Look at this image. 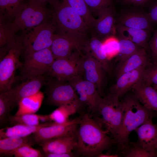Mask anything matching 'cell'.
<instances>
[{
  "label": "cell",
  "mask_w": 157,
  "mask_h": 157,
  "mask_svg": "<svg viewBox=\"0 0 157 157\" xmlns=\"http://www.w3.org/2000/svg\"><path fill=\"white\" fill-rule=\"evenodd\" d=\"M95 119L86 114L81 117L76 132L74 150L85 157H97L110 148L115 141Z\"/></svg>",
  "instance_id": "cell-1"
},
{
  "label": "cell",
  "mask_w": 157,
  "mask_h": 157,
  "mask_svg": "<svg viewBox=\"0 0 157 157\" xmlns=\"http://www.w3.org/2000/svg\"><path fill=\"white\" fill-rule=\"evenodd\" d=\"M122 102V119L114 138L115 144L122 149L130 142L129 137L131 132L152 117L153 115L152 111L144 107L134 95L127 96Z\"/></svg>",
  "instance_id": "cell-2"
},
{
  "label": "cell",
  "mask_w": 157,
  "mask_h": 157,
  "mask_svg": "<svg viewBox=\"0 0 157 157\" xmlns=\"http://www.w3.org/2000/svg\"><path fill=\"white\" fill-rule=\"evenodd\" d=\"M23 50L22 34H16L9 45L0 51V92L6 91L13 86L16 71L22 66L19 59Z\"/></svg>",
  "instance_id": "cell-3"
},
{
  "label": "cell",
  "mask_w": 157,
  "mask_h": 157,
  "mask_svg": "<svg viewBox=\"0 0 157 157\" xmlns=\"http://www.w3.org/2000/svg\"><path fill=\"white\" fill-rule=\"evenodd\" d=\"M44 4L28 0L24 1L19 12L10 22L12 29L16 34H24L33 28L47 21L51 17V11Z\"/></svg>",
  "instance_id": "cell-4"
},
{
  "label": "cell",
  "mask_w": 157,
  "mask_h": 157,
  "mask_svg": "<svg viewBox=\"0 0 157 157\" xmlns=\"http://www.w3.org/2000/svg\"><path fill=\"white\" fill-rule=\"evenodd\" d=\"M49 3L52 8V22L58 33L74 31L86 34L89 29L84 21L64 0H53Z\"/></svg>",
  "instance_id": "cell-5"
},
{
  "label": "cell",
  "mask_w": 157,
  "mask_h": 157,
  "mask_svg": "<svg viewBox=\"0 0 157 157\" xmlns=\"http://www.w3.org/2000/svg\"><path fill=\"white\" fill-rule=\"evenodd\" d=\"M89 40L86 34L76 31L55 34L50 48L55 59L69 58L82 54Z\"/></svg>",
  "instance_id": "cell-6"
},
{
  "label": "cell",
  "mask_w": 157,
  "mask_h": 157,
  "mask_svg": "<svg viewBox=\"0 0 157 157\" xmlns=\"http://www.w3.org/2000/svg\"><path fill=\"white\" fill-rule=\"evenodd\" d=\"M119 99L107 95L102 99L97 113L100 115L95 119L114 138L122 119L124 106Z\"/></svg>",
  "instance_id": "cell-7"
},
{
  "label": "cell",
  "mask_w": 157,
  "mask_h": 157,
  "mask_svg": "<svg viewBox=\"0 0 157 157\" xmlns=\"http://www.w3.org/2000/svg\"><path fill=\"white\" fill-rule=\"evenodd\" d=\"M56 30L53 22L47 21L22 34L24 56L50 48Z\"/></svg>",
  "instance_id": "cell-8"
},
{
  "label": "cell",
  "mask_w": 157,
  "mask_h": 157,
  "mask_svg": "<svg viewBox=\"0 0 157 157\" xmlns=\"http://www.w3.org/2000/svg\"><path fill=\"white\" fill-rule=\"evenodd\" d=\"M21 68L20 79L24 80L47 73L55 60L50 48L28 53Z\"/></svg>",
  "instance_id": "cell-9"
},
{
  "label": "cell",
  "mask_w": 157,
  "mask_h": 157,
  "mask_svg": "<svg viewBox=\"0 0 157 157\" xmlns=\"http://www.w3.org/2000/svg\"><path fill=\"white\" fill-rule=\"evenodd\" d=\"M53 78L46 81L45 83L47 85L46 102L48 104L58 107L70 103L82 104L70 83Z\"/></svg>",
  "instance_id": "cell-10"
},
{
  "label": "cell",
  "mask_w": 157,
  "mask_h": 157,
  "mask_svg": "<svg viewBox=\"0 0 157 157\" xmlns=\"http://www.w3.org/2000/svg\"><path fill=\"white\" fill-rule=\"evenodd\" d=\"M82 55L55 59L47 74L52 78L63 81L82 76Z\"/></svg>",
  "instance_id": "cell-11"
},
{
  "label": "cell",
  "mask_w": 157,
  "mask_h": 157,
  "mask_svg": "<svg viewBox=\"0 0 157 157\" xmlns=\"http://www.w3.org/2000/svg\"><path fill=\"white\" fill-rule=\"evenodd\" d=\"M82 76L73 78L67 82L74 88L82 104L87 105L92 113H96L102 97L96 85Z\"/></svg>",
  "instance_id": "cell-12"
},
{
  "label": "cell",
  "mask_w": 157,
  "mask_h": 157,
  "mask_svg": "<svg viewBox=\"0 0 157 157\" xmlns=\"http://www.w3.org/2000/svg\"><path fill=\"white\" fill-rule=\"evenodd\" d=\"M80 118L69 120L61 124L54 122L52 125L42 127L32 135L36 144H40L46 141L60 137L75 135Z\"/></svg>",
  "instance_id": "cell-13"
},
{
  "label": "cell",
  "mask_w": 157,
  "mask_h": 157,
  "mask_svg": "<svg viewBox=\"0 0 157 157\" xmlns=\"http://www.w3.org/2000/svg\"><path fill=\"white\" fill-rule=\"evenodd\" d=\"M24 80L25 81L20 84L7 90L15 106L18 105L19 102L22 98L34 94L40 91L46 81L44 75L36 76Z\"/></svg>",
  "instance_id": "cell-14"
},
{
  "label": "cell",
  "mask_w": 157,
  "mask_h": 157,
  "mask_svg": "<svg viewBox=\"0 0 157 157\" xmlns=\"http://www.w3.org/2000/svg\"><path fill=\"white\" fill-rule=\"evenodd\" d=\"M82 67L84 79L94 84L101 96L104 72H106L103 65L88 50L83 54Z\"/></svg>",
  "instance_id": "cell-15"
},
{
  "label": "cell",
  "mask_w": 157,
  "mask_h": 157,
  "mask_svg": "<svg viewBox=\"0 0 157 157\" xmlns=\"http://www.w3.org/2000/svg\"><path fill=\"white\" fill-rule=\"evenodd\" d=\"M115 12L112 6L104 8L98 14L90 29L93 35L100 40L111 35L115 28Z\"/></svg>",
  "instance_id": "cell-16"
},
{
  "label": "cell",
  "mask_w": 157,
  "mask_h": 157,
  "mask_svg": "<svg viewBox=\"0 0 157 157\" xmlns=\"http://www.w3.org/2000/svg\"><path fill=\"white\" fill-rule=\"evenodd\" d=\"M146 66H142L132 71L123 74L117 78L108 95L118 98L126 93L133 86L142 80Z\"/></svg>",
  "instance_id": "cell-17"
},
{
  "label": "cell",
  "mask_w": 157,
  "mask_h": 157,
  "mask_svg": "<svg viewBox=\"0 0 157 157\" xmlns=\"http://www.w3.org/2000/svg\"><path fill=\"white\" fill-rule=\"evenodd\" d=\"M151 117L135 130L138 137L137 144L144 149L156 155V145L157 141V125Z\"/></svg>",
  "instance_id": "cell-18"
},
{
  "label": "cell",
  "mask_w": 157,
  "mask_h": 157,
  "mask_svg": "<svg viewBox=\"0 0 157 157\" xmlns=\"http://www.w3.org/2000/svg\"><path fill=\"white\" fill-rule=\"evenodd\" d=\"M132 89L135 96L144 107L157 112V90L142 80L135 84Z\"/></svg>",
  "instance_id": "cell-19"
},
{
  "label": "cell",
  "mask_w": 157,
  "mask_h": 157,
  "mask_svg": "<svg viewBox=\"0 0 157 157\" xmlns=\"http://www.w3.org/2000/svg\"><path fill=\"white\" fill-rule=\"evenodd\" d=\"M44 152L60 154L71 153L76 145V134L49 140L39 144Z\"/></svg>",
  "instance_id": "cell-20"
},
{
  "label": "cell",
  "mask_w": 157,
  "mask_h": 157,
  "mask_svg": "<svg viewBox=\"0 0 157 157\" xmlns=\"http://www.w3.org/2000/svg\"><path fill=\"white\" fill-rule=\"evenodd\" d=\"M116 71L117 78L124 73L132 71L151 63L146 50L142 48L124 60L119 62Z\"/></svg>",
  "instance_id": "cell-21"
},
{
  "label": "cell",
  "mask_w": 157,
  "mask_h": 157,
  "mask_svg": "<svg viewBox=\"0 0 157 157\" xmlns=\"http://www.w3.org/2000/svg\"><path fill=\"white\" fill-rule=\"evenodd\" d=\"M115 29L119 38L130 40L146 50L148 48L151 31L129 28L119 24L115 25Z\"/></svg>",
  "instance_id": "cell-22"
},
{
  "label": "cell",
  "mask_w": 157,
  "mask_h": 157,
  "mask_svg": "<svg viewBox=\"0 0 157 157\" xmlns=\"http://www.w3.org/2000/svg\"><path fill=\"white\" fill-rule=\"evenodd\" d=\"M118 24L134 29L151 31L153 30V23L148 13L133 12L125 13L119 18Z\"/></svg>",
  "instance_id": "cell-23"
},
{
  "label": "cell",
  "mask_w": 157,
  "mask_h": 157,
  "mask_svg": "<svg viewBox=\"0 0 157 157\" xmlns=\"http://www.w3.org/2000/svg\"><path fill=\"white\" fill-rule=\"evenodd\" d=\"M54 122H46L36 126L16 124L0 130V139L7 137H24L37 132L41 128L50 126Z\"/></svg>",
  "instance_id": "cell-24"
},
{
  "label": "cell",
  "mask_w": 157,
  "mask_h": 157,
  "mask_svg": "<svg viewBox=\"0 0 157 157\" xmlns=\"http://www.w3.org/2000/svg\"><path fill=\"white\" fill-rule=\"evenodd\" d=\"M36 144L33 136L24 137H7L0 139V156H13L14 152L25 144Z\"/></svg>",
  "instance_id": "cell-25"
},
{
  "label": "cell",
  "mask_w": 157,
  "mask_h": 157,
  "mask_svg": "<svg viewBox=\"0 0 157 157\" xmlns=\"http://www.w3.org/2000/svg\"><path fill=\"white\" fill-rule=\"evenodd\" d=\"M44 97L40 91L33 95L22 99L18 104V108L15 115L35 113L40 107Z\"/></svg>",
  "instance_id": "cell-26"
},
{
  "label": "cell",
  "mask_w": 157,
  "mask_h": 157,
  "mask_svg": "<svg viewBox=\"0 0 157 157\" xmlns=\"http://www.w3.org/2000/svg\"><path fill=\"white\" fill-rule=\"evenodd\" d=\"M82 104L70 103L61 106L48 115L49 120L56 123H65L69 119V117L78 111Z\"/></svg>",
  "instance_id": "cell-27"
},
{
  "label": "cell",
  "mask_w": 157,
  "mask_h": 157,
  "mask_svg": "<svg viewBox=\"0 0 157 157\" xmlns=\"http://www.w3.org/2000/svg\"><path fill=\"white\" fill-rule=\"evenodd\" d=\"M88 49L90 54L102 64L106 72H109L110 67L109 60L104 51L103 42L101 40L92 35L89 40Z\"/></svg>",
  "instance_id": "cell-28"
},
{
  "label": "cell",
  "mask_w": 157,
  "mask_h": 157,
  "mask_svg": "<svg viewBox=\"0 0 157 157\" xmlns=\"http://www.w3.org/2000/svg\"><path fill=\"white\" fill-rule=\"evenodd\" d=\"M83 18L89 30L96 19L84 0H64Z\"/></svg>",
  "instance_id": "cell-29"
},
{
  "label": "cell",
  "mask_w": 157,
  "mask_h": 157,
  "mask_svg": "<svg viewBox=\"0 0 157 157\" xmlns=\"http://www.w3.org/2000/svg\"><path fill=\"white\" fill-rule=\"evenodd\" d=\"M8 120L12 124L36 126L40 120H49L48 115H41L35 113L25 114L18 116L10 115Z\"/></svg>",
  "instance_id": "cell-30"
},
{
  "label": "cell",
  "mask_w": 157,
  "mask_h": 157,
  "mask_svg": "<svg viewBox=\"0 0 157 157\" xmlns=\"http://www.w3.org/2000/svg\"><path fill=\"white\" fill-rule=\"evenodd\" d=\"M25 0H0V15L11 21L20 9Z\"/></svg>",
  "instance_id": "cell-31"
},
{
  "label": "cell",
  "mask_w": 157,
  "mask_h": 157,
  "mask_svg": "<svg viewBox=\"0 0 157 157\" xmlns=\"http://www.w3.org/2000/svg\"><path fill=\"white\" fill-rule=\"evenodd\" d=\"M16 34L12 29L10 21L0 15V49L8 45Z\"/></svg>",
  "instance_id": "cell-32"
},
{
  "label": "cell",
  "mask_w": 157,
  "mask_h": 157,
  "mask_svg": "<svg viewBox=\"0 0 157 157\" xmlns=\"http://www.w3.org/2000/svg\"><path fill=\"white\" fill-rule=\"evenodd\" d=\"M119 49L117 60L122 61L143 48L130 40L119 38Z\"/></svg>",
  "instance_id": "cell-33"
},
{
  "label": "cell",
  "mask_w": 157,
  "mask_h": 157,
  "mask_svg": "<svg viewBox=\"0 0 157 157\" xmlns=\"http://www.w3.org/2000/svg\"><path fill=\"white\" fill-rule=\"evenodd\" d=\"M15 106L7 91L0 93V125L8 120L9 114Z\"/></svg>",
  "instance_id": "cell-34"
},
{
  "label": "cell",
  "mask_w": 157,
  "mask_h": 157,
  "mask_svg": "<svg viewBox=\"0 0 157 157\" xmlns=\"http://www.w3.org/2000/svg\"><path fill=\"white\" fill-rule=\"evenodd\" d=\"M122 150H124L123 152L125 157H157V155L148 151L137 144H131L130 142Z\"/></svg>",
  "instance_id": "cell-35"
},
{
  "label": "cell",
  "mask_w": 157,
  "mask_h": 157,
  "mask_svg": "<svg viewBox=\"0 0 157 157\" xmlns=\"http://www.w3.org/2000/svg\"><path fill=\"white\" fill-rule=\"evenodd\" d=\"M103 45L104 51L109 60L117 56L119 49L118 39L111 35L105 39Z\"/></svg>",
  "instance_id": "cell-36"
},
{
  "label": "cell",
  "mask_w": 157,
  "mask_h": 157,
  "mask_svg": "<svg viewBox=\"0 0 157 157\" xmlns=\"http://www.w3.org/2000/svg\"><path fill=\"white\" fill-rule=\"evenodd\" d=\"M142 80L147 85H157V63H151L145 68Z\"/></svg>",
  "instance_id": "cell-37"
},
{
  "label": "cell",
  "mask_w": 157,
  "mask_h": 157,
  "mask_svg": "<svg viewBox=\"0 0 157 157\" xmlns=\"http://www.w3.org/2000/svg\"><path fill=\"white\" fill-rule=\"evenodd\" d=\"M31 146L28 144L22 146L14 152L13 155L15 157H44L43 153Z\"/></svg>",
  "instance_id": "cell-38"
},
{
  "label": "cell",
  "mask_w": 157,
  "mask_h": 157,
  "mask_svg": "<svg viewBox=\"0 0 157 157\" xmlns=\"http://www.w3.org/2000/svg\"><path fill=\"white\" fill-rule=\"evenodd\" d=\"M91 13L97 15L103 9L112 6V0H84Z\"/></svg>",
  "instance_id": "cell-39"
},
{
  "label": "cell",
  "mask_w": 157,
  "mask_h": 157,
  "mask_svg": "<svg viewBox=\"0 0 157 157\" xmlns=\"http://www.w3.org/2000/svg\"><path fill=\"white\" fill-rule=\"evenodd\" d=\"M148 48L150 51L153 62L157 63V28L149 41Z\"/></svg>",
  "instance_id": "cell-40"
},
{
  "label": "cell",
  "mask_w": 157,
  "mask_h": 157,
  "mask_svg": "<svg viewBox=\"0 0 157 157\" xmlns=\"http://www.w3.org/2000/svg\"><path fill=\"white\" fill-rule=\"evenodd\" d=\"M148 14L152 23L157 24V2L152 7Z\"/></svg>",
  "instance_id": "cell-41"
},
{
  "label": "cell",
  "mask_w": 157,
  "mask_h": 157,
  "mask_svg": "<svg viewBox=\"0 0 157 157\" xmlns=\"http://www.w3.org/2000/svg\"><path fill=\"white\" fill-rule=\"evenodd\" d=\"M44 157H72L75 156L73 153L55 154L44 152Z\"/></svg>",
  "instance_id": "cell-42"
},
{
  "label": "cell",
  "mask_w": 157,
  "mask_h": 157,
  "mask_svg": "<svg viewBox=\"0 0 157 157\" xmlns=\"http://www.w3.org/2000/svg\"><path fill=\"white\" fill-rule=\"evenodd\" d=\"M126 1L135 5H140L145 2L147 0H124Z\"/></svg>",
  "instance_id": "cell-43"
},
{
  "label": "cell",
  "mask_w": 157,
  "mask_h": 157,
  "mask_svg": "<svg viewBox=\"0 0 157 157\" xmlns=\"http://www.w3.org/2000/svg\"><path fill=\"white\" fill-rule=\"evenodd\" d=\"M119 156V155L117 154H104L102 153L99 155L97 157H117Z\"/></svg>",
  "instance_id": "cell-44"
},
{
  "label": "cell",
  "mask_w": 157,
  "mask_h": 157,
  "mask_svg": "<svg viewBox=\"0 0 157 157\" xmlns=\"http://www.w3.org/2000/svg\"><path fill=\"white\" fill-rule=\"evenodd\" d=\"M42 4H46L47 3H49L53 0H30Z\"/></svg>",
  "instance_id": "cell-45"
},
{
  "label": "cell",
  "mask_w": 157,
  "mask_h": 157,
  "mask_svg": "<svg viewBox=\"0 0 157 157\" xmlns=\"http://www.w3.org/2000/svg\"><path fill=\"white\" fill-rule=\"evenodd\" d=\"M153 87L157 90V85H154Z\"/></svg>",
  "instance_id": "cell-46"
},
{
  "label": "cell",
  "mask_w": 157,
  "mask_h": 157,
  "mask_svg": "<svg viewBox=\"0 0 157 157\" xmlns=\"http://www.w3.org/2000/svg\"><path fill=\"white\" fill-rule=\"evenodd\" d=\"M156 153L157 154V141L156 142Z\"/></svg>",
  "instance_id": "cell-47"
}]
</instances>
